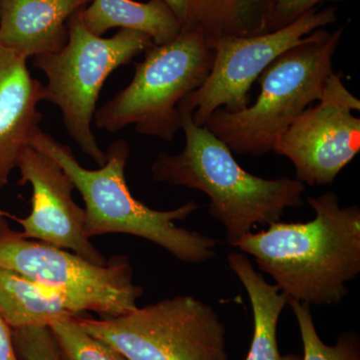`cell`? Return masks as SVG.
<instances>
[{"label":"cell","instance_id":"6da1fadb","mask_svg":"<svg viewBox=\"0 0 360 360\" xmlns=\"http://www.w3.org/2000/svg\"><path fill=\"white\" fill-rule=\"evenodd\" d=\"M315 212L307 222H274L236 243L290 300L340 305L347 283L360 274V208L342 207L329 191L307 198Z\"/></svg>","mask_w":360,"mask_h":360},{"label":"cell","instance_id":"7a4b0ae2","mask_svg":"<svg viewBox=\"0 0 360 360\" xmlns=\"http://www.w3.org/2000/svg\"><path fill=\"white\" fill-rule=\"evenodd\" d=\"M181 113L186 146L179 155L160 153L151 167L155 181L196 189L210 198V214L236 246L257 224L281 220L286 208L303 205L305 186L290 177L265 179L238 165L233 153L207 127Z\"/></svg>","mask_w":360,"mask_h":360},{"label":"cell","instance_id":"3957f363","mask_svg":"<svg viewBox=\"0 0 360 360\" xmlns=\"http://www.w3.org/2000/svg\"><path fill=\"white\" fill-rule=\"evenodd\" d=\"M30 146L56 161L79 191L85 203L87 238L130 234L165 248L186 264H205L217 255V239L175 224L198 210L195 201L162 212L148 207L132 195L125 179L130 148L124 139L110 144L105 163L94 170L82 167L70 146L41 129L33 136Z\"/></svg>","mask_w":360,"mask_h":360},{"label":"cell","instance_id":"277c9868","mask_svg":"<svg viewBox=\"0 0 360 360\" xmlns=\"http://www.w3.org/2000/svg\"><path fill=\"white\" fill-rule=\"evenodd\" d=\"M342 34L343 27L333 33L315 30L260 75L262 90L252 105L236 112L219 108L205 127L236 155L260 156L274 151L296 118L321 98Z\"/></svg>","mask_w":360,"mask_h":360},{"label":"cell","instance_id":"5b68a950","mask_svg":"<svg viewBox=\"0 0 360 360\" xmlns=\"http://www.w3.org/2000/svg\"><path fill=\"white\" fill-rule=\"evenodd\" d=\"M78 13L68 20L65 47L33 58V66L44 71L47 78L44 101L60 110L71 139L103 167L106 153L99 146L91 123L104 82L113 71L155 44L146 33L129 30H120L108 39L97 37L87 30Z\"/></svg>","mask_w":360,"mask_h":360},{"label":"cell","instance_id":"8992f818","mask_svg":"<svg viewBox=\"0 0 360 360\" xmlns=\"http://www.w3.org/2000/svg\"><path fill=\"white\" fill-rule=\"evenodd\" d=\"M144 53L131 82L96 110L94 124L108 132L132 124L139 134L170 141L181 129L180 103L205 82L214 53L198 32H181Z\"/></svg>","mask_w":360,"mask_h":360},{"label":"cell","instance_id":"52a82bcc","mask_svg":"<svg viewBox=\"0 0 360 360\" xmlns=\"http://www.w3.org/2000/svg\"><path fill=\"white\" fill-rule=\"evenodd\" d=\"M0 267L60 296L80 314L94 311L104 317L120 316L136 309L143 295V288L134 283V269L124 255L94 264L75 253L23 238L2 215Z\"/></svg>","mask_w":360,"mask_h":360},{"label":"cell","instance_id":"ba28073f","mask_svg":"<svg viewBox=\"0 0 360 360\" xmlns=\"http://www.w3.org/2000/svg\"><path fill=\"white\" fill-rule=\"evenodd\" d=\"M77 321L127 360H229L226 328L210 305L179 295L103 319Z\"/></svg>","mask_w":360,"mask_h":360},{"label":"cell","instance_id":"9c48e42d","mask_svg":"<svg viewBox=\"0 0 360 360\" xmlns=\"http://www.w3.org/2000/svg\"><path fill=\"white\" fill-rule=\"evenodd\" d=\"M335 7L314 8L279 30L231 37L210 45L212 70L205 82L180 103V112H189L198 127H205L215 110L236 112L250 105L253 82L284 52L303 44L315 30L335 23Z\"/></svg>","mask_w":360,"mask_h":360},{"label":"cell","instance_id":"30bf717a","mask_svg":"<svg viewBox=\"0 0 360 360\" xmlns=\"http://www.w3.org/2000/svg\"><path fill=\"white\" fill-rule=\"evenodd\" d=\"M331 73L321 98L296 118L274 151L288 158L296 179L310 186H328L360 151V101Z\"/></svg>","mask_w":360,"mask_h":360},{"label":"cell","instance_id":"8fae6325","mask_svg":"<svg viewBox=\"0 0 360 360\" xmlns=\"http://www.w3.org/2000/svg\"><path fill=\"white\" fill-rule=\"evenodd\" d=\"M20 186L32 187V212L18 219L25 238L71 250L87 262L103 265L108 260L85 233V210L75 203L72 180L56 161L28 146L18 165Z\"/></svg>","mask_w":360,"mask_h":360},{"label":"cell","instance_id":"7c38bea8","mask_svg":"<svg viewBox=\"0 0 360 360\" xmlns=\"http://www.w3.org/2000/svg\"><path fill=\"white\" fill-rule=\"evenodd\" d=\"M26 60L0 45V187L8 184L42 120L44 85L30 75Z\"/></svg>","mask_w":360,"mask_h":360},{"label":"cell","instance_id":"4fadbf2b","mask_svg":"<svg viewBox=\"0 0 360 360\" xmlns=\"http://www.w3.org/2000/svg\"><path fill=\"white\" fill-rule=\"evenodd\" d=\"M91 0H0V45L27 59L53 53L68 39V20Z\"/></svg>","mask_w":360,"mask_h":360},{"label":"cell","instance_id":"5bb4252c","mask_svg":"<svg viewBox=\"0 0 360 360\" xmlns=\"http://www.w3.org/2000/svg\"><path fill=\"white\" fill-rule=\"evenodd\" d=\"M182 32H198L208 46L231 37L269 32L276 0H162Z\"/></svg>","mask_w":360,"mask_h":360},{"label":"cell","instance_id":"9a60e30c","mask_svg":"<svg viewBox=\"0 0 360 360\" xmlns=\"http://www.w3.org/2000/svg\"><path fill=\"white\" fill-rule=\"evenodd\" d=\"M227 264L245 286L252 307L253 336L245 360H302L300 355L281 354L277 342V324L288 296L276 284L267 283L245 253L231 251Z\"/></svg>","mask_w":360,"mask_h":360},{"label":"cell","instance_id":"2e32d148","mask_svg":"<svg viewBox=\"0 0 360 360\" xmlns=\"http://www.w3.org/2000/svg\"><path fill=\"white\" fill-rule=\"evenodd\" d=\"M78 14L87 30L97 37L111 28H122L146 33L153 44L161 45L182 32L176 16L162 0H91Z\"/></svg>","mask_w":360,"mask_h":360},{"label":"cell","instance_id":"e0dca14e","mask_svg":"<svg viewBox=\"0 0 360 360\" xmlns=\"http://www.w3.org/2000/svg\"><path fill=\"white\" fill-rule=\"evenodd\" d=\"M80 315L60 296L18 272L0 267V316L11 329L49 326L58 319Z\"/></svg>","mask_w":360,"mask_h":360},{"label":"cell","instance_id":"ac0fdd59","mask_svg":"<svg viewBox=\"0 0 360 360\" xmlns=\"http://www.w3.org/2000/svg\"><path fill=\"white\" fill-rule=\"evenodd\" d=\"M297 321L303 343L302 360H360V340L354 331H347L335 345L324 343L319 338L312 319L310 305L288 300Z\"/></svg>","mask_w":360,"mask_h":360},{"label":"cell","instance_id":"d6986e66","mask_svg":"<svg viewBox=\"0 0 360 360\" xmlns=\"http://www.w3.org/2000/svg\"><path fill=\"white\" fill-rule=\"evenodd\" d=\"M77 317L58 319L49 326L63 360H127L105 341L87 333Z\"/></svg>","mask_w":360,"mask_h":360},{"label":"cell","instance_id":"ffe728a7","mask_svg":"<svg viewBox=\"0 0 360 360\" xmlns=\"http://www.w3.org/2000/svg\"><path fill=\"white\" fill-rule=\"evenodd\" d=\"M13 338L21 360H63L49 326L13 329Z\"/></svg>","mask_w":360,"mask_h":360},{"label":"cell","instance_id":"44dd1931","mask_svg":"<svg viewBox=\"0 0 360 360\" xmlns=\"http://www.w3.org/2000/svg\"><path fill=\"white\" fill-rule=\"evenodd\" d=\"M323 1L328 0H276L269 32L290 25Z\"/></svg>","mask_w":360,"mask_h":360},{"label":"cell","instance_id":"7402d4cb","mask_svg":"<svg viewBox=\"0 0 360 360\" xmlns=\"http://www.w3.org/2000/svg\"><path fill=\"white\" fill-rule=\"evenodd\" d=\"M0 360H21L14 347L13 329L0 316Z\"/></svg>","mask_w":360,"mask_h":360},{"label":"cell","instance_id":"603a6c76","mask_svg":"<svg viewBox=\"0 0 360 360\" xmlns=\"http://www.w3.org/2000/svg\"><path fill=\"white\" fill-rule=\"evenodd\" d=\"M0 215H2V217H4V215H6V212H4V210H1V207H0Z\"/></svg>","mask_w":360,"mask_h":360}]
</instances>
